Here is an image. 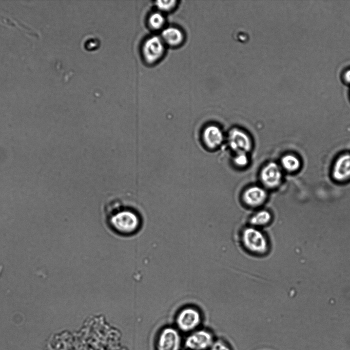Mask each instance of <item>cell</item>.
Masks as SVG:
<instances>
[{
  "label": "cell",
  "instance_id": "cell-1",
  "mask_svg": "<svg viewBox=\"0 0 350 350\" xmlns=\"http://www.w3.org/2000/svg\"><path fill=\"white\" fill-rule=\"evenodd\" d=\"M103 211L112 229L122 234H131L140 228L142 217L139 207L130 198L112 196L105 200Z\"/></svg>",
  "mask_w": 350,
  "mask_h": 350
},
{
  "label": "cell",
  "instance_id": "cell-2",
  "mask_svg": "<svg viewBox=\"0 0 350 350\" xmlns=\"http://www.w3.org/2000/svg\"><path fill=\"white\" fill-rule=\"evenodd\" d=\"M242 240L246 250L252 253L263 254L268 250L267 239L258 228L250 225L245 228L242 232Z\"/></svg>",
  "mask_w": 350,
  "mask_h": 350
},
{
  "label": "cell",
  "instance_id": "cell-3",
  "mask_svg": "<svg viewBox=\"0 0 350 350\" xmlns=\"http://www.w3.org/2000/svg\"><path fill=\"white\" fill-rule=\"evenodd\" d=\"M202 321V317L200 312L192 306L182 309L176 319L177 329L180 332L187 334L198 329Z\"/></svg>",
  "mask_w": 350,
  "mask_h": 350
},
{
  "label": "cell",
  "instance_id": "cell-4",
  "mask_svg": "<svg viewBox=\"0 0 350 350\" xmlns=\"http://www.w3.org/2000/svg\"><path fill=\"white\" fill-rule=\"evenodd\" d=\"M215 339L211 331L199 328L188 334L183 345L187 350H209Z\"/></svg>",
  "mask_w": 350,
  "mask_h": 350
},
{
  "label": "cell",
  "instance_id": "cell-5",
  "mask_svg": "<svg viewBox=\"0 0 350 350\" xmlns=\"http://www.w3.org/2000/svg\"><path fill=\"white\" fill-rule=\"evenodd\" d=\"M165 44L162 38L153 36L147 38L142 46V52L145 61L149 64L158 61L164 55Z\"/></svg>",
  "mask_w": 350,
  "mask_h": 350
},
{
  "label": "cell",
  "instance_id": "cell-6",
  "mask_svg": "<svg viewBox=\"0 0 350 350\" xmlns=\"http://www.w3.org/2000/svg\"><path fill=\"white\" fill-rule=\"evenodd\" d=\"M182 339L180 332L173 327L162 330L157 342V350H181Z\"/></svg>",
  "mask_w": 350,
  "mask_h": 350
},
{
  "label": "cell",
  "instance_id": "cell-7",
  "mask_svg": "<svg viewBox=\"0 0 350 350\" xmlns=\"http://www.w3.org/2000/svg\"><path fill=\"white\" fill-rule=\"evenodd\" d=\"M261 181L265 188L275 189L281 182L282 173L279 166L274 162H269L262 169L260 174Z\"/></svg>",
  "mask_w": 350,
  "mask_h": 350
},
{
  "label": "cell",
  "instance_id": "cell-8",
  "mask_svg": "<svg viewBox=\"0 0 350 350\" xmlns=\"http://www.w3.org/2000/svg\"><path fill=\"white\" fill-rule=\"evenodd\" d=\"M228 145L235 153H248L252 148V142L249 136L244 131L233 128L228 135Z\"/></svg>",
  "mask_w": 350,
  "mask_h": 350
},
{
  "label": "cell",
  "instance_id": "cell-9",
  "mask_svg": "<svg viewBox=\"0 0 350 350\" xmlns=\"http://www.w3.org/2000/svg\"><path fill=\"white\" fill-rule=\"evenodd\" d=\"M267 198L265 189L258 186H253L246 189L242 195L243 202L252 208L259 207L262 205Z\"/></svg>",
  "mask_w": 350,
  "mask_h": 350
},
{
  "label": "cell",
  "instance_id": "cell-10",
  "mask_svg": "<svg viewBox=\"0 0 350 350\" xmlns=\"http://www.w3.org/2000/svg\"><path fill=\"white\" fill-rule=\"evenodd\" d=\"M332 176L338 181L350 178V153L340 155L335 161L332 169Z\"/></svg>",
  "mask_w": 350,
  "mask_h": 350
},
{
  "label": "cell",
  "instance_id": "cell-11",
  "mask_svg": "<svg viewBox=\"0 0 350 350\" xmlns=\"http://www.w3.org/2000/svg\"><path fill=\"white\" fill-rule=\"evenodd\" d=\"M202 138L207 147L210 149H215L223 142L224 134L219 127L211 125L208 126L204 129Z\"/></svg>",
  "mask_w": 350,
  "mask_h": 350
},
{
  "label": "cell",
  "instance_id": "cell-12",
  "mask_svg": "<svg viewBox=\"0 0 350 350\" xmlns=\"http://www.w3.org/2000/svg\"><path fill=\"white\" fill-rule=\"evenodd\" d=\"M161 38L165 44L171 47H178L183 43L185 37L180 29L169 27L163 30Z\"/></svg>",
  "mask_w": 350,
  "mask_h": 350
},
{
  "label": "cell",
  "instance_id": "cell-13",
  "mask_svg": "<svg viewBox=\"0 0 350 350\" xmlns=\"http://www.w3.org/2000/svg\"><path fill=\"white\" fill-rule=\"evenodd\" d=\"M270 213L265 210H260L253 214L250 218L251 226L258 228L267 225L271 220Z\"/></svg>",
  "mask_w": 350,
  "mask_h": 350
},
{
  "label": "cell",
  "instance_id": "cell-14",
  "mask_svg": "<svg viewBox=\"0 0 350 350\" xmlns=\"http://www.w3.org/2000/svg\"><path fill=\"white\" fill-rule=\"evenodd\" d=\"M281 164L284 169L289 172L297 171L301 166L300 159L293 154H286L281 159Z\"/></svg>",
  "mask_w": 350,
  "mask_h": 350
},
{
  "label": "cell",
  "instance_id": "cell-15",
  "mask_svg": "<svg viewBox=\"0 0 350 350\" xmlns=\"http://www.w3.org/2000/svg\"><path fill=\"white\" fill-rule=\"evenodd\" d=\"M0 23L8 25H14L19 28H22L27 32H30L32 35L35 36L40 35V33L37 30L32 29L29 26H26L24 23H21L18 20L13 19L12 17L9 18L8 16L1 14H0Z\"/></svg>",
  "mask_w": 350,
  "mask_h": 350
},
{
  "label": "cell",
  "instance_id": "cell-16",
  "mask_svg": "<svg viewBox=\"0 0 350 350\" xmlns=\"http://www.w3.org/2000/svg\"><path fill=\"white\" fill-rule=\"evenodd\" d=\"M165 22L163 15L160 12H154L150 15L148 24L151 29L159 30L163 28Z\"/></svg>",
  "mask_w": 350,
  "mask_h": 350
},
{
  "label": "cell",
  "instance_id": "cell-17",
  "mask_svg": "<svg viewBox=\"0 0 350 350\" xmlns=\"http://www.w3.org/2000/svg\"><path fill=\"white\" fill-rule=\"evenodd\" d=\"M233 162L238 167L243 168L246 167L249 162L247 153L244 152L235 153V155L233 158Z\"/></svg>",
  "mask_w": 350,
  "mask_h": 350
},
{
  "label": "cell",
  "instance_id": "cell-18",
  "mask_svg": "<svg viewBox=\"0 0 350 350\" xmlns=\"http://www.w3.org/2000/svg\"><path fill=\"white\" fill-rule=\"evenodd\" d=\"M176 1H158L155 2V5L159 10L162 11L167 12L172 10L177 5Z\"/></svg>",
  "mask_w": 350,
  "mask_h": 350
},
{
  "label": "cell",
  "instance_id": "cell-19",
  "mask_svg": "<svg viewBox=\"0 0 350 350\" xmlns=\"http://www.w3.org/2000/svg\"><path fill=\"white\" fill-rule=\"evenodd\" d=\"M209 350H232L230 346L222 339H215Z\"/></svg>",
  "mask_w": 350,
  "mask_h": 350
},
{
  "label": "cell",
  "instance_id": "cell-20",
  "mask_svg": "<svg viewBox=\"0 0 350 350\" xmlns=\"http://www.w3.org/2000/svg\"><path fill=\"white\" fill-rule=\"evenodd\" d=\"M344 78L347 83H350V69H348L345 72Z\"/></svg>",
  "mask_w": 350,
  "mask_h": 350
}]
</instances>
